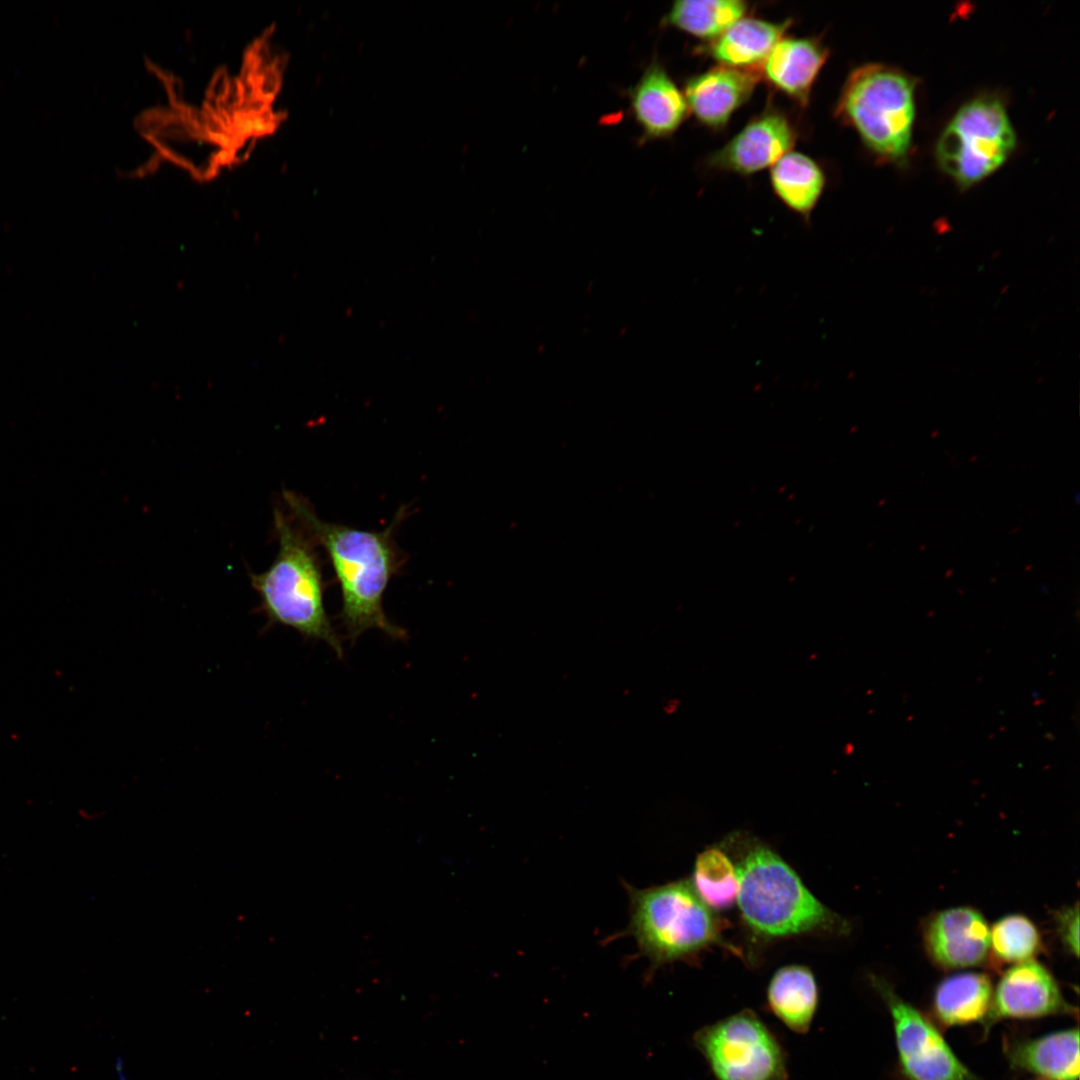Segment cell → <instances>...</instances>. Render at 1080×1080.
Instances as JSON below:
<instances>
[{
  "instance_id": "3957f363",
  "label": "cell",
  "mask_w": 1080,
  "mask_h": 1080,
  "mask_svg": "<svg viewBox=\"0 0 1080 1080\" xmlns=\"http://www.w3.org/2000/svg\"><path fill=\"white\" fill-rule=\"evenodd\" d=\"M737 840L738 906L755 938L849 930L845 919L820 902L774 850L755 839Z\"/></svg>"
},
{
  "instance_id": "8992f818",
  "label": "cell",
  "mask_w": 1080,
  "mask_h": 1080,
  "mask_svg": "<svg viewBox=\"0 0 1080 1080\" xmlns=\"http://www.w3.org/2000/svg\"><path fill=\"white\" fill-rule=\"evenodd\" d=\"M1016 145L1002 101L983 95L964 104L940 135L936 159L959 186L968 188L997 170Z\"/></svg>"
},
{
  "instance_id": "d6986e66",
  "label": "cell",
  "mask_w": 1080,
  "mask_h": 1080,
  "mask_svg": "<svg viewBox=\"0 0 1080 1080\" xmlns=\"http://www.w3.org/2000/svg\"><path fill=\"white\" fill-rule=\"evenodd\" d=\"M771 186L777 198L806 222L825 187V174L809 156L790 151L770 171Z\"/></svg>"
},
{
  "instance_id": "7c38bea8",
  "label": "cell",
  "mask_w": 1080,
  "mask_h": 1080,
  "mask_svg": "<svg viewBox=\"0 0 1080 1080\" xmlns=\"http://www.w3.org/2000/svg\"><path fill=\"white\" fill-rule=\"evenodd\" d=\"M925 939L930 956L945 968L980 965L990 947L985 919L969 907L950 908L936 914L927 925Z\"/></svg>"
},
{
  "instance_id": "6da1fadb",
  "label": "cell",
  "mask_w": 1080,
  "mask_h": 1080,
  "mask_svg": "<svg viewBox=\"0 0 1080 1080\" xmlns=\"http://www.w3.org/2000/svg\"><path fill=\"white\" fill-rule=\"evenodd\" d=\"M281 498L328 557L340 588L339 619L347 638L355 641L369 629H379L394 639L405 638L406 631L387 618L383 597L405 562L395 531L407 515L406 508L401 507L385 529L370 531L320 519L311 504L294 492L283 491Z\"/></svg>"
},
{
  "instance_id": "5b68a950",
  "label": "cell",
  "mask_w": 1080,
  "mask_h": 1080,
  "mask_svg": "<svg viewBox=\"0 0 1080 1080\" xmlns=\"http://www.w3.org/2000/svg\"><path fill=\"white\" fill-rule=\"evenodd\" d=\"M914 90L905 73L884 64H865L848 76L834 114L881 160L900 162L911 146Z\"/></svg>"
},
{
  "instance_id": "603a6c76",
  "label": "cell",
  "mask_w": 1080,
  "mask_h": 1080,
  "mask_svg": "<svg viewBox=\"0 0 1080 1080\" xmlns=\"http://www.w3.org/2000/svg\"><path fill=\"white\" fill-rule=\"evenodd\" d=\"M1058 930L1064 945L1069 951L1078 956L1079 954V908H1065L1058 914Z\"/></svg>"
},
{
  "instance_id": "52a82bcc",
  "label": "cell",
  "mask_w": 1080,
  "mask_h": 1080,
  "mask_svg": "<svg viewBox=\"0 0 1080 1080\" xmlns=\"http://www.w3.org/2000/svg\"><path fill=\"white\" fill-rule=\"evenodd\" d=\"M716 1080H787L780 1040L752 1010L699 1028L692 1037Z\"/></svg>"
},
{
  "instance_id": "5bb4252c",
  "label": "cell",
  "mask_w": 1080,
  "mask_h": 1080,
  "mask_svg": "<svg viewBox=\"0 0 1080 1080\" xmlns=\"http://www.w3.org/2000/svg\"><path fill=\"white\" fill-rule=\"evenodd\" d=\"M828 55L829 50L816 39L782 38L760 65V74L775 89L806 106Z\"/></svg>"
},
{
  "instance_id": "4fadbf2b",
  "label": "cell",
  "mask_w": 1080,
  "mask_h": 1080,
  "mask_svg": "<svg viewBox=\"0 0 1080 1080\" xmlns=\"http://www.w3.org/2000/svg\"><path fill=\"white\" fill-rule=\"evenodd\" d=\"M630 101L636 122L653 139L671 136L690 112L683 92L658 62L631 89Z\"/></svg>"
},
{
  "instance_id": "8fae6325",
  "label": "cell",
  "mask_w": 1080,
  "mask_h": 1080,
  "mask_svg": "<svg viewBox=\"0 0 1080 1080\" xmlns=\"http://www.w3.org/2000/svg\"><path fill=\"white\" fill-rule=\"evenodd\" d=\"M760 80L758 68L717 65L686 81L683 94L696 119L711 129H722L752 95Z\"/></svg>"
},
{
  "instance_id": "44dd1931",
  "label": "cell",
  "mask_w": 1080,
  "mask_h": 1080,
  "mask_svg": "<svg viewBox=\"0 0 1080 1080\" xmlns=\"http://www.w3.org/2000/svg\"><path fill=\"white\" fill-rule=\"evenodd\" d=\"M691 884L701 900L713 910L735 904L739 878L735 862L720 847H710L696 857Z\"/></svg>"
},
{
  "instance_id": "9a60e30c",
  "label": "cell",
  "mask_w": 1080,
  "mask_h": 1080,
  "mask_svg": "<svg viewBox=\"0 0 1080 1080\" xmlns=\"http://www.w3.org/2000/svg\"><path fill=\"white\" fill-rule=\"evenodd\" d=\"M1006 1049L1012 1067L1042 1080H1077L1079 1077L1078 1028L1015 1041Z\"/></svg>"
},
{
  "instance_id": "2e32d148",
  "label": "cell",
  "mask_w": 1080,
  "mask_h": 1080,
  "mask_svg": "<svg viewBox=\"0 0 1080 1080\" xmlns=\"http://www.w3.org/2000/svg\"><path fill=\"white\" fill-rule=\"evenodd\" d=\"M819 1003L813 972L792 964L778 969L769 981L767 1005L771 1013L797 1034L809 1031Z\"/></svg>"
},
{
  "instance_id": "7402d4cb",
  "label": "cell",
  "mask_w": 1080,
  "mask_h": 1080,
  "mask_svg": "<svg viewBox=\"0 0 1080 1080\" xmlns=\"http://www.w3.org/2000/svg\"><path fill=\"white\" fill-rule=\"evenodd\" d=\"M990 945L998 959L1020 963L1030 960L1038 952L1040 935L1027 917L1008 915L993 925Z\"/></svg>"
},
{
  "instance_id": "277c9868",
  "label": "cell",
  "mask_w": 1080,
  "mask_h": 1080,
  "mask_svg": "<svg viewBox=\"0 0 1080 1080\" xmlns=\"http://www.w3.org/2000/svg\"><path fill=\"white\" fill-rule=\"evenodd\" d=\"M624 885L630 916L622 936H631L637 956L649 961L645 984L662 966L689 961L713 945L727 947L720 919L701 900L690 880L642 889Z\"/></svg>"
},
{
  "instance_id": "ba28073f",
  "label": "cell",
  "mask_w": 1080,
  "mask_h": 1080,
  "mask_svg": "<svg viewBox=\"0 0 1080 1080\" xmlns=\"http://www.w3.org/2000/svg\"><path fill=\"white\" fill-rule=\"evenodd\" d=\"M871 983L890 1012L899 1066L907 1080H979L927 1016L882 979L871 976Z\"/></svg>"
},
{
  "instance_id": "ffe728a7",
  "label": "cell",
  "mask_w": 1080,
  "mask_h": 1080,
  "mask_svg": "<svg viewBox=\"0 0 1080 1080\" xmlns=\"http://www.w3.org/2000/svg\"><path fill=\"white\" fill-rule=\"evenodd\" d=\"M741 0H684L673 3L664 23L700 39L714 40L745 17Z\"/></svg>"
},
{
  "instance_id": "e0dca14e",
  "label": "cell",
  "mask_w": 1080,
  "mask_h": 1080,
  "mask_svg": "<svg viewBox=\"0 0 1080 1080\" xmlns=\"http://www.w3.org/2000/svg\"><path fill=\"white\" fill-rule=\"evenodd\" d=\"M790 25L791 20L775 23L743 17L710 41L707 51L719 65L757 68Z\"/></svg>"
},
{
  "instance_id": "7a4b0ae2",
  "label": "cell",
  "mask_w": 1080,
  "mask_h": 1080,
  "mask_svg": "<svg viewBox=\"0 0 1080 1080\" xmlns=\"http://www.w3.org/2000/svg\"><path fill=\"white\" fill-rule=\"evenodd\" d=\"M273 535L278 553L262 573H250L260 597L259 611L269 624L296 630L306 639L327 643L343 657L342 639L325 608L326 582L317 543L297 514L283 501L274 506Z\"/></svg>"
},
{
  "instance_id": "ac0fdd59",
  "label": "cell",
  "mask_w": 1080,
  "mask_h": 1080,
  "mask_svg": "<svg viewBox=\"0 0 1080 1080\" xmlns=\"http://www.w3.org/2000/svg\"><path fill=\"white\" fill-rule=\"evenodd\" d=\"M993 987L984 973L964 972L943 979L933 995L932 1011L945 1027L981 1021L990 1010Z\"/></svg>"
},
{
  "instance_id": "9c48e42d",
  "label": "cell",
  "mask_w": 1080,
  "mask_h": 1080,
  "mask_svg": "<svg viewBox=\"0 0 1080 1080\" xmlns=\"http://www.w3.org/2000/svg\"><path fill=\"white\" fill-rule=\"evenodd\" d=\"M1051 973L1035 961L1020 962L1001 977L992 996L986 1025L1003 1019H1035L1073 1014Z\"/></svg>"
},
{
  "instance_id": "30bf717a",
  "label": "cell",
  "mask_w": 1080,
  "mask_h": 1080,
  "mask_svg": "<svg viewBox=\"0 0 1080 1080\" xmlns=\"http://www.w3.org/2000/svg\"><path fill=\"white\" fill-rule=\"evenodd\" d=\"M796 138L789 118L783 112L767 109L713 153L708 163L721 171L750 175L772 167L791 151Z\"/></svg>"
}]
</instances>
